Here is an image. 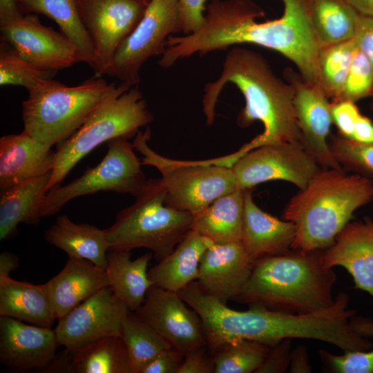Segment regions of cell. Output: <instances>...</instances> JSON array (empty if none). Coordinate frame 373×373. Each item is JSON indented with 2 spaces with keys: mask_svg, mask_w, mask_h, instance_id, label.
<instances>
[{
  "mask_svg": "<svg viewBox=\"0 0 373 373\" xmlns=\"http://www.w3.org/2000/svg\"><path fill=\"white\" fill-rule=\"evenodd\" d=\"M283 15L258 22L265 12L251 0H211L202 26L185 36L169 37L158 64L166 68L195 53L200 56L242 44L275 50L289 59L308 83L321 86V47L312 17V0H282Z\"/></svg>",
  "mask_w": 373,
  "mask_h": 373,
  "instance_id": "1",
  "label": "cell"
},
{
  "mask_svg": "<svg viewBox=\"0 0 373 373\" xmlns=\"http://www.w3.org/2000/svg\"><path fill=\"white\" fill-rule=\"evenodd\" d=\"M229 83L238 88L245 101L237 117L238 125L245 128L260 121L264 127L262 133L245 144L249 151L265 144L302 145L292 86L274 74L260 53L245 48H232L225 57L220 76L204 86L202 105L207 125L213 123L219 95Z\"/></svg>",
  "mask_w": 373,
  "mask_h": 373,
  "instance_id": "2",
  "label": "cell"
},
{
  "mask_svg": "<svg viewBox=\"0 0 373 373\" xmlns=\"http://www.w3.org/2000/svg\"><path fill=\"white\" fill-rule=\"evenodd\" d=\"M323 250L287 253L254 262L251 274L235 300L296 314L325 310L334 303L336 275L323 262Z\"/></svg>",
  "mask_w": 373,
  "mask_h": 373,
  "instance_id": "3",
  "label": "cell"
},
{
  "mask_svg": "<svg viewBox=\"0 0 373 373\" xmlns=\"http://www.w3.org/2000/svg\"><path fill=\"white\" fill-rule=\"evenodd\" d=\"M372 201L373 182L369 178L320 168L285 208L283 219L296 227L291 249L324 250L334 243L354 213Z\"/></svg>",
  "mask_w": 373,
  "mask_h": 373,
  "instance_id": "4",
  "label": "cell"
},
{
  "mask_svg": "<svg viewBox=\"0 0 373 373\" xmlns=\"http://www.w3.org/2000/svg\"><path fill=\"white\" fill-rule=\"evenodd\" d=\"M115 84L102 77L75 86L42 79L22 102L23 130L48 147L60 144L86 122Z\"/></svg>",
  "mask_w": 373,
  "mask_h": 373,
  "instance_id": "5",
  "label": "cell"
},
{
  "mask_svg": "<svg viewBox=\"0 0 373 373\" xmlns=\"http://www.w3.org/2000/svg\"><path fill=\"white\" fill-rule=\"evenodd\" d=\"M153 120V115L138 87L121 82L93 111L86 122L55 151L48 191L60 184L84 157L104 142L135 137L141 127Z\"/></svg>",
  "mask_w": 373,
  "mask_h": 373,
  "instance_id": "6",
  "label": "cell"
},
{
  "mask_svg": "<svg viewBox=\"0 0 373 373\" xmlns=\"http://www.w3.org/2000/svg\"><path fill=\"white\" fill-rule=\"evenodd\" d=\"M160 178L149 179L135 202L120 211L106 229L109 250L146 248L160 261L191 230L193 216L169 207Z\"/></svg>",
  "mask_w": 373,
  "mask_h": 373,
  "instance_id": "7",
  "label": "cell"
},
{
  "mask_svg": "<svg viewBox=\"0 0 373 373\" xmlns=\"http://www.w3.org/2000/svg\"><path fill=\"white\" fill-rule=\"evenodd\" d=\"M151 130L139 131L133 146L142 154V164L154 166L161 174L166 204L195 216L218 198L239 189L231 168L222 158L178 160L162 156L149 146Z\"/></svg>",
  "mask_w": 373,
  "mask_h": 373,
  "instance_id": "8",
  "label": "cell"
},
{
  "mask_svg": "<svg viewBox=\"0 0 373 373\" xmlns=\"http://www.w3.org/2000/svg\"><path fill=\"white\" fill-rule=\"evenodd\" d=\"M134 150L133 143L124 137L108 142L106 154L96 166L88 169L68 184H57L47 192L40 208V217L57 213L72 199L99 191L138 195L148 180Z\"/></svg>",
  "mask_w": 373,
  "mask_h": 373,
  "instance_id": "9",
  "label": "cell"
},
{
  "mask_svg": "<svg viewBox=\"0 0 373 373\" xmlns=\"http://www.w3.org/2000/svg\"><path fill=\"white\" fill-rule=\"evenodd\" d=\"M182 32L178 0H151L141 20L119 46L106 73L130 86L151 57L165 52L169 36Z\"/></svg>",
  "mask_w": 373,
  "mask_h": 373,
  "instance_id": "10",
  "label": "cell"
},
{
  "mask_svg": "<svg viewBox=\"0 0 373 373\" xmlns=\"http://www.w3.org/2000/svg\"><path fill=\"white\" fill-rule=\"evenodd\" d=\"M79 14L93 43L95 77L106 73L122 42L135 28L147 4L137 0H77Z\"/></svg>",
  "mask_w": 373,
  "mask_h": 373,
  "instance_id": "11",
  "label": "cell"
},
{
  "mask_svg": "<svg viewBox=\"0 0 373 373\" xmlns=\"http://www.w3.org/2000/svg\"><path fill=\"white\" fill-rule=\"evenodd\" d=\"M1 40L44 70L58 71L83 62L77 47L61 32L43 25L38 15L19 13L0 20Z\"/></svg>",
  "mask_w": 373,
  "mask_h": 373,
  "instance_id": "12",
  "label": "cell"
},
{
  "mask_svg": "<svg viewBox=\"0 0 373 373\" xmlns=\"http://www.w3.org/2000/svg\"><path fill=\"white\" fill-rule=\"evenodd\" d=\"M231 169L239 189H249L260 183L278 180L303 189L320 166L301 144L280 143L251 150Z\"/></svg>",
  "mask_w": 373,
  "mask_h": 373,
  "instance_id": "13",
  "label": "cell"
},
{
  "mask_svg": "<svg viewBox=\"0 0 373 373\" xmlns=\"http://www.w3.org/2000/svg\"><path fill=\"white\" fill-rule=\"evenodd\" d=\"M129 311L112 289L105 287L58 320L55 328L58 342L74 352L93 341L120 336Z\"/></svg>",
  "mask_w": 373,
  "mask_h": 373,
  "instance_id": "14",
  "label": "cell"
},
{
  "mask_svg": "<svg viewBox=\"0 0 373 373\" xmlns=\"http://www.w3.org/2000/svg\"><path fill=\"white\" fill-rule=\"evenodd\" d=\"M284 77L294 89V105L303 149L320 167L343 171L329 145L333 121L328 97L321 86L308 83L291 68L285 70Z\"/></svg>",
  "mask_w": 373,
  "mask_h": 373,
  "instance_id": "15",
  "label": "cell"
},
{
  "mask_svg": "<svg viewBox=\"0 0 373 373\" xmlns=\"http://www.w3.org/2000/svg\"><path fill=\"white\" fill-rule=\"evenodd\" d=\"M135 313L172 347L184 354L195 347L207 345L200 316L178 293L153 285Z\"/></svg>",
  "mask_w": 373,
  "mask_h": 373,
  "instance_id": "16",
  "label": "cell"
},
{
  "mask_svg": "<svg viewBox=\"0 0 373 373\" xmlns=\"http://www.w3.org/2000/svg\"><path fill=\"white\" fill-rule=\"evenodd\" d=\"M59 346L55 329L0 316V361L7 368L45 372Z\"/></svg>",
  "mask_w": 373,
  "mask_h": 373,
  "instance_id": "17",
  "label": "cell"
},
{
  "mask_svg": "<svg viewBox=\"0 0 373 373\" xmlns=\"http://www.w3.org/2000/svg\"><path fill=\"white\" fill-rule=\"evenodd\" d=\"M254 262L241 242H213L201 259L197 282L205 293L227 304L242 291Z\"/></svg>",
  "mask_w": 373,
  "mask_h": 373,
  "instance_id": "18",
  "label": "cell"
},
{
  "mask_svg": "<svg viewBox=\"0 0 373 373\" xmlns=\"http://www.w3.org/2000/svg\"><path fill=\"white\" fill-rule=\"evenodd\" d=\"M323 262L328 268L344 267L354 287L373 297V221L349 222L323 250Z\"/></svg>",
  "mask_w": 373,
  "mask_h": 373,
  "instance_id": "19",
  "label": "cell"
},
{
  "mask_svg": "<svg viewBox=\"0 0 373 373\" xmlns=\"http://www.w3.org/2000/svg\"><path fill=\"white\" fill-rule=\"evenodd\" d=\"M55 152L23 130L0 139V190L52 171Z\"/></svg>",
  "mask_w": 373,
  "mask_h": 373,
  "instance_id": "20",
  "label": "cell"
},
{
  "mask_svg": "<svg viewBox=\"0 0 373 373\" xmlns=\"http://www.w3.org/2000/svg\"><path fill=\"white\" fill-rule=\"evenodd\" d=\"M296 235L294 222L262 211L254 202L251 189H245L241 244L254 261L290 251Z\"/></svg>",
  "mask_w": 373,
  "mask_h": 373,
  "instance_id": "21",
  "label": "cell"
},
{
  "mask_svg": "<svg viewBox=\"0 0 373 373\" xmlns=\"http://www.w3.org/2000/svg\"><path fill=\"white\" fill-rule=\"evenodd\" d=\"M46 285L59 320L79 303L108 286V279L105 268L87 260L68 258L64 268Z\"/></svg>",
  "mask_w": 373,
  "mask_h": 373,
  "instance_id": "22",
  "label": "cell"
},
{
  "mask_svg": "<svg viewBox=\"0 0 373 373\" xmlns=\"http://www.w3.org/2000/svg\"><path fill=\"white\" fill-rule=\"evenodd\" d=\"M0 316L52 328L57 318L46 283L34 285L0 277Z\"/></svg>",
  "mask_w": 373,
  "mask_h": 373,
  "instance_id": "23",
  "label": "cell"
},
{
  "mask_svg": "<svg viewBox=\"0 0 373 373\" xmlns=\"http://www.w3.org/2000/svg\"><path fill=\"white\" fill-rule=\"evenodd\" d=\"M213 242L191 230L169 255L148 270L149 279L157 287L178 293L198 280L201 259Z\"/></svg>",
  "mask_w": 373,
  "mask_h": 373,
  "instance_id": "24",
  "label": "cell"
},
{
  "mask_svg": "<svg viewBox=\"0 0 373 373\" xmlns=\"http://www.w3.org/2000/svg\"><path fill=\"white\" fill-rule=\"evenodd\" d=\"M46 240L68 258L87 260L106 268L109 245L106 229L87 223L73 222L66 215L59 216L45 233Z\"/></svg>",
  "mask_w": 373,
  "mask_h": 373,
  "instance_id": "25",
  "label": "cell"
},
{
  "mask_svg": "<svg viewBox=\"0 0 373 373\" xmlns=\"http://www.w3.org/2000/svg\"><path fill=\"white\" fill-rule=\"evenodd\" d=\"M51 172L1 192V240L15 236L19 223L35 226L39 224L40 208L48 192Z\"/></svg>",
  "mask_w": 373,
  "mask_h": 373,
  "instance_id": "26",
  "label": "cell"
},
{
  "mask_svg": "<svg viewBox=\"0 0 373 373\" xmlns=\"http://www.w3.org/2000/svg\"><path fill=\"white\" fill-rule=\"evenodd\" d=\"M105 268L108 287L130 311L135 312L143 303L153 285L148 276V265L153 254L146 253L131 259V251L109 250Z\"/></svg>",
  "mask_w": 373,
  "mask_h": 373,
  "instance_id": "27",
  "label": "cell"
},
{
  "mask_svg": "<svg viewBox=\"0 0 373 373\" xmlns=\"http://www.w3.org/2000/svg\"><path fill=\"white\" fill-rule=\"evenodd\" d=\"M245 189L224 195L193 216L191 230L216 243L240 242Z\"/></svg>",
  "mask_w": 373,
  "mask_h": 373,
  "instance_id": "28",
  "label": "cell"
},
{
  "mask_svg": "<svg viewBox=\"0 0 373 373\" xmlns=\"http://www.w3.org/2000/svg\"><path fill=\"white\" fill-rule=\"evenodd\" d=\"M23 14L43 15L54 21L61 32L78 49L83 62L93 67L95 50L82 20L77 0H15Z\"/></svg>",
  "mask_w": 373,
  "mask_h": 373,
  "instance_id": "29",
  "label": "cell"
},
{
  "mask_svg": "<svg viewBox=\"0 0 373 373\" xmlns=\"http://www.w3.org/2000/svg\"><path fill=\"white\" fill-rule=\"evenodd\" d=\"M68 352L66 372L133 373L126 345L120 336L104 337L74 352Z\"/></svg>",
  "mask_w": 373,
  "mask_h": 373,
  "instance_id": "30",
  "label": "cell"
},
{
  "mask_svg": "<svg viewBox=\"0 0 373 373\" xmlns=\"http://www.w3.org/2000/svg\"><path fill=\"white\" fill-rule=\"evenodd\" d=\"M312 17L323 48L353 39L359 13L346 0H312Z\"/></svg>",
  "mask_w": 373,
  "mask_h": 373,
  "instance_id": "31",
  "label": "cell"
},
{
  "mask_svg": "<svg viewBox=\"0 0 373 373\" xmlns=\"http://www.w3.org/2000/svg\"><path fill=\"white\" fill-rule=\"evenodd\" d=\"M120 336L123 339L133 373H141L163 350L171 345L135 312L129 311L124 318Z\"/></svg>",
  "mask_w": 373,
  "mask_h": 373,
  "instance_id": "32",
  "label": "cell"
},
{
  "mask_svg": "<svg viewBox=\"0 0 373 373\" xmlns=\"http://www.w3.org/2000/svg\"><path fill=\"white\" fill-rule=\"evenodd\" d=\"M356 49L353 39L321 48L319 77L322 89L331 102L340 100Z\"/></svg>",
  "mask_w": 373,
  "mask_h": 373,
  "instance_id": "33",
  "label": "cell"
},
{
  "mask_svg": "<svg viewBox=\"0 0 373 373\" xmlns=\"http://www.w3.org/2000/svg\"><path fill=\"white\" fill-rule=\"evenodd\" d=\"M269 347L268 345L247 339L226 343L211 353L214 373H255Z\"/></svg>",
  "mask_w": 373,
  "mask_h": 373,
  "instance_id": "34",
  "label": "cell"
},
{
  "mask_svg": "<svg viewBox=\"0 0 373 373\" xmlns=\"http://www.w3.org/2000/svg\"><path fill=\"white\" fill-rule=\"evenodd\" d=\"M57 71L39 69L21 57L8 43L0 44V85L18 86L28 91L42 79H52Z\"/></svg>",
  "mask_w": 373,
  "mask_h": 373,
  "instance_id": "35",
  "label": "cell"
},
{
  "mask_svg": "<svg viewBox=\"0 0 373 373\" xmlns=\"http://www.w3.org/2000/svg\"><path fill=\"white\" fill-rule=\"evenodd\" d=\"M329 145L341 166L367 178L373 177V142H359L338 134L332 136Z\"/></svg>",
  "mask_w": 373,
  "mask_h": 373,
  "instance_id": "36",
  "label": "cell"
},
{
  "mask_svg": "<svg viewBox=\"0 0 373 373\" xmlns=\"http://www.w3.org/2000/svg\"><path fill=\"white\" fill-rule=\"evenodd\" d=\"M373 96V66L357 47L339 101L353 102Z\"/></svg>",
  "mask_w": 373,
  "mask_h": 373,
  "instance_id": "37",
  "label": "cell"
},
{
  "mask_svg": "<svg viewBox=\"0 0 373 373\" xmlns=\"http://www.w3.org/2000/svg\"><path fill=\"white\" fill-rule=\"evenodd\" d=\"M321 358L337 373H373V349L347 351L343 355H334L319 350Z\"/></svg>",
  "mask_w": 373,
  "mask_h": 373,
  "instance_id": "38",
  "label": "cell"
},
{
  "mask_svg": "<svg viewBox=\"0 0 373 373\" xmlns=\"http://www.w3.org/2000/svg\"><path fill=\"white\" fill-rule=\"evenodd\" d=\"M331 113L338 134L352 140L355 124L361 115L355 102L347 100L331 102Z\"/></svg>",
  "mask_w": 373,
  "mask_h": 373,
  "instance_id": "39",
  "label": "cell"
},
{
  "mask_svg": "<svg viewBox=\"0 0 373 373\" xmlns=\"http://www.w3.org/2000/svg\"><path fill=\"white\" fill-rule=\"evenodd\" d=\"M290 338L270 346L263 362L255 373H283L289 367Z\"/></svg>",
  "mask_w": 373,
  "mask_h": 373,
  "instance_id": "40",
  "label": "cell"
},
{
  "mask_svg": "<svg viewBox=\"0 0 373 373\" xmlns=\"http://www.w3.org/2000/svg\"><path fill=\"white\" fill-rule=\"evenodd\" d=\"M207 0H178L182 32L189 35L198 30L204 21Z\"/></svg>",
  "mask_w": 373,
  "mask_h": 373,
  "instance_id": "41",
  "label": "cell"
},
{
  "mask_svg": "<svg viewBox=\"0 0 373 373\" xmlns=\"http://www.w3.org/2000/svg\"><path fill=\"white\" fill-rule=\"evenodd\" d=\"M212 354L207 345L191 349L184 354L178 373H214Z\"/></svg>",
  "mask_w": 373,
  "mask_h": 373,
  "instance_id": "42",
  "label": "cell"
},
{
  "mask_svg": "<svg viewBox=\"0 0 373 373\" xmlns=\"http://www.w3.org/2000/svg\"><path fill=\"white\" fill-rule=\"evenodd\" d=\"M184 354L173 347L160 352L141 373H178L183 363Z\"/></svg>",
  "mask_w": 373,
  "mask_h": 373,
  "instance_id": "43",
  "label": "cell"
},
{
  "mask_svg": "<svg viewBox=\"0 0 373 373\" xmlns=\"http://www.w3.org/2000/svg\"><path fill=\"white\" fill-rule=\"evenodd\" d=\"M354 41L373 66V18L359 14Z\"/></svg>",
  "mask_w": 373,
  "mask_h": 373,
  "instance_id": "44",
  "label": "cell"
},
{
  "mask_svg": "<svg viewBox=\"0 0 373 373\" xmlns=\"http://www.w3.org/2000/svg\"><path fill=\"white\" fill-rule=\"evenodd\" d=\"M289 372L292 373H310L312 367L309 363V356L306 347L298 345L291 350Z\"/></svg>",
  "mask_w": 373,
  "mask_h": 373,
  "instance_id": "45",
  "label": "cell"
},
{
  "mask_svg": "<svg viewBox=\"0 0 373 373\" xmlns=\"http://www.w3.org/2000/svg\"><path fill=\"white\" fill-rule=\"evenodd\" d=\"M352 140L364 143L373 142V123L370 118L362 114L359 116Z\"/></svg>",
  "mask_w": 373,
  "mask_h": 373,
  "instance_id": "46",
  "label": "cell"
},
{
  "mask_svg": "<svg viewBox=\"0 0 373 373\" xmlns=\"http://www.w3.org/2000/svg\"><path fill=\"white\" fill-rule=\"evenodd\" d=\"M19 265L18 257L9 251L0 254V277L10 276Z\"/></svg>",
  "mask_w": 373,
  "mask_h": 373,
  "instance_id": "47",
  "label": "cell"
},
{
  "mask_svg": "<svg viewBox=\"0 0 373 373\" xmlns=\"http://www.w3.org/2000/svg\"><path fill=\"white\" fill-rule=\"evenodd\" d=\"M350 322L354 329L363 336H373V321L371 319L354 315Z\"/></svg>",
  "mask_w": 373,
  "mask_h": 373,
  "instance_id": "48",
  "label": "cell"
},
{
  "mask_svg": "<svg viewBox=\"0 0 373 373\" xmlns=\"http://www.w3.org/2000/svg\"><path fill=\"white\" fill-rule=\"evenodd\" d=\"M360 15L373 18V0H346Z\"/></svg>",
  "mask_w": 373,
  "mask_h": 373,
  "instance_id": "49",
  "label": "cell"
},
{
  "mask_svg": "<svg viewBox=\"0 0 373 373\" xmlns=\"http://www.w3.org/2000/svg\"><path fill=\"white\" fill-rule=\"evenodd\" d=\"M21 13L15 0H0V20H3Z\"/></svg>",
  "mask_w": 373,
  "mask_h": 373,
  "instance_id": "50",
  "label": "cell"
},
{
  "mask_svg": "<svg viewBox=\"0 0 373 373\" xmlns=\"http://www.w3.org/2000/svg\"><path fill=\"white\" fill-rule=\"evenodd\" d=\"M137 1H141V2H142V3H145V4H147V5L151 1V0H137Z\"/></svg>",
  "mask_w": 373,
  "mask_h": 373,
  "instance_id": "51",
  "label": "cell"
},
{
  "mask_svg": "<svg viewBox=\"0 0 373 373\" xmlns=\"http://www.w3.org/2000/svg\"><path fill=\"white\" fill-rule=\"evenodd\" d=\"M372 102H371V104H370V108L371 110L373 111V96L372 97Z\"/></svg>",
  "mask_w": 373,
  "mask_h": 373,
  "instance_id": "52",
  "label": "cell"
}]
</instances>
